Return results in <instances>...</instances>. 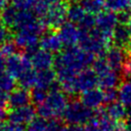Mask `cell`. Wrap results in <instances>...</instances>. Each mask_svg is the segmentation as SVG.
<instances>
[{"instance_id":"obj_1","label":"cell","mask_w":131,"mask_h":131,"mask_svg":"<svg viewBox=\"0 0 131 131\" xmlns=\"http://www.w3.org/2000/svg\"><path fill=\"white\" fill-rule=\"evenodd\" d=\"M95 55L81 48L80 46L67 47L58 52L54 60V71L59 83L74 78L79 72L88 69L93 64Z\"/></svg>"},{"instance_id":"obj_2","label":"cell","mask_w":131,"mask_h":131,"mask_svg":"<svg viewBox=\"0 0 131 131\" xmlns=\"http://www.w3.org/2000/svg\"><path fill=\"white\" fill-rule=\"evenodd\" d=\"M45 29L46 27L41 18H38L37 20L15 30L13 42L16 47L24 49L26 53L30 55L38 49L40 38L45 32Z\"/></svg>"},{"instance_id":"obj_3","label":"cell","mask_w":131,"mask_h":131,"mask_svg":"<svg viewBox=\"0 0 131 131\" xmlns=\"http://www.w3.org/2000/svg\"><path fill=\"white\" fill-rule=\"evenodd\" d=\"M69 103L68 94L60 89L50 90L46 99L38 104L37 113L40 117L48 120L52 118L62 117V114Z\"/></svg>"},{"instance_id":"obj_4","label":"cell","mask_w":131,"mask_h":131,"mask_svg":"<svg viewBox=\"0 0 131 131\" xmlns=\"http://www.w3.org/2000/svg\"><path fill=\"white\" fill-rule=\"evenodd\" d=\"M59 84L67 94L72 95L96 87L98 85V77L93 69H85L79 72L74 78Z\"/></svg>"},{"instance_id":"obj_5","label":"cell","mask_w":131,"mask_h":131,"mask_svg":"<svg viewBox=\"0 0 131 131\" xmlns=\"http://www.w3.org/2000/svg\"><path fill=\"white\" fill-rule=\"evenodd\" d=\"M95 115V111L87 107L80 100H72L68 103L62 119L67 124L83 125L87 124Z\"/></svg>"},{"instance_id":"obj_6","label":"cell","mask_w":131,"mask_h":131,"mask_svg":"<svg viewBox=\"0 0 131 131\" xmlns=\"http://www.w3.org/2000/svg\"><path fill=\"white\" fill-rule=\"evenodd\" d=\"M68 10L69 4L66 1H58L49 5L46 13L41 17V20L46 28L51 30L59 29L61 25L68 19Z\"/></svg>"},{"instance_id":"obj_7","label":"cell","mask_w":131,"mask_h":131,"mask_svg":"<svg viewBox=\"0 0 131 131\" xmlns=\"http://www.w3.org/2000/svg\"><path fill=\"white\" fill-rule=\"evenodd\" d=\"M5 69L15 80H18L26 72L33 69V64L27 53L20 54L15 52L7 57Z\"/></svg>"},{"instance_id":"obj_8","label":"cell","mask_w":131,"mask_h":131,"mask_svg":"<svg viewBox=\"0 0 131 131\" xmlns=\"http://www.w3.org/2000/svg\"><path fill=\"white\" fill-rule=\"evenodd\" d=\"M119 25L118 14L114 11H101L95 17V28L112 40L114 30Z\"/></svg>"},{"instance_id":"obj_9","label":"cell","mask_w":131,"mask_h":131,"mask_svg":"<svg viewBox=\"0 0 131 131\" xmlns=\"http://www.w3.org/2000/svg\"><path fill=\"white\" fill-rule=\"evenodd\" d=\"M57 33L61 39L63 46L72 47L79 44L80 29L76 24L66 21L63 25L60 26L59 29H57Z\"/></svg>"},{"instance_id":"obj_10","label":"cell","mask_w":131,"mask_h":131,"mask_svg":"<svg viewBox=\"0 0 131 131\" xmlns=\"http://www.w3.org/2000/svg\"><path fill=\"white\" fill-rule=\"evenodd\" d=\"M36 113L37 110L33 105L27 104L24 106L11 108V111L8 113L7 118L11 123L25 125V124H29L31 121L35 119Z\"/></svg>"},{"instance_id":"obj_11","label":"cell","mask_w":131,"mask_h":131,"mask_svg":"<svg viewBox=\"0 0 131 131\" xmlns=\"http://www.w3.org/2000/svg\"><path fill=\"white\" fill-rule=\"evenodd\" d=\"M127 55H128V52L125 49L114 45L107 49V51L104 54V58L106 59L107 63L110 64V67L112 69L120 72L123 75V73H122L123 66H124Z\"/></svg>"},{"instance_id":"obj_12","label":"cell","mask_w":131,"mask_h":131,"mask_svg":"<svg viewBox=\"0 0 131 131\" xmlns=\"http://www.w3.org/2000/svg\"><path fill=\"white\" fill-rule=\"evenodd\" d=\"M33 64V68L37 71H43L47 69H51L54 64L55 57L53 54L45 49L38 48L36 51H34L32 54L29 55Z\"/></svg>"},{"instance_id":"obj_13","label":"cell","mask_w":131,"mask_h":131,"mask_svg":"<svg viewBox=\"0 0 131 131\" xmlns=\"http://www.w3.org/2000/svg\"><path fill=\"white\" fill-rule=\"evenodd\" d=\"M39 45L42 49H45L51 53H58L63 47L58 33L54 32V30L44 32L40 38Z\"/></svg>"},{"instance_id":"obj_14","label":"cell","mask_w":131,"mask_h":131,"mask_svg":"<svg viewBox=\"0 0 131 131\" xmlns=\"http://www.w3.org/2000/svg\"><path fill=\"white\" fill-rule=\"evenodd\" d=\"M80 101L91 110H97L104 102V95L101 88H92L81 92Z\"/></svg>"},{"instance_id":"obj_15","label":"cell","mask_w":131,"mask_h":131,"mask_svg":"<svg viewBox=\"0 0 131 131\" xmlns=\"http://www.w3.org/2000/svg\"><path fill=\"white\" fill-rule=\"evenodd\" d=\"M123 75L108 67L104 71L100 72L97 74L98 77V86L101 89H108V88H116L120 82H121V77Z\"/></svg>"},{"instance_id":"obj_16","label":"cell","mask_w":131,"mask_h":131,"mask_svg":"<svg viewBox=\"0 0 131 131\" xmlns=\"http://www.w3.org/2000/svg\"><path fill=\"white\" fill-rule=\"evenodd\" d=\"M30 101H32L31 93L24 87L14 88L8 95V105L11 108L30 104Z\"/></svg>"},{"instance_id":"obj_17","label":"cell","mask_w":131,"mask_h":131,"mask_svg":"<svg viewBox=\"0 0 131 131\" xmlns=\"http://www.w3.org/2000/svg\"><path fill=\"white\" fill-rule=\"evenodd\" d=\"M103 108L106 116L115 121L126 120L128 116V111H129L128 107H126L123 103L117 100L111 103H106V106H104Z\"/></svg>"},{"instance_id":"obj_18","label":"cell","mask_w":131,"mask_h":131,"mask_svg":"<svg viewBox=\"0 0 131 131\" xmlns=\"http://www.w3.org/2000/svg\"><path fill=\"white\" fill-rule=\"evenodd\" d=\"M131 40V31L127 25L119 24L114 30L112 41L116 46L125 48L126 45Z\"/></svg>"},{"instance_id":"obj_19","label":"cell","mask_w":131,"mask_h":131,"mask_svg":"<svg viewBox=\"0 0 131 131\" xmlns=\"http://www.w3.org/2000/svg\"><path fill=\"white\" fill-rule=\"evenodd\" d=\"M56 74L54 70L47 69L43 71L37 72V82L35 86H39L42 88H45L47 90H50L51 86L56 82Z\"/></svg>"},{"instance_id":"obj_20","label":"cell","mask_w":131,"mask_h":131,"mask_svg":"<svg viewBox=\"0 0 131 131\" xmlns=\"http://www.w3.org/2000/svg\"><path fill=\"white\" fill-rule=\"evenodd\" d=\"M87 14L86 10L81 6V4L78 3H73L72 5L69 6L68 10V20L71 23L76 24L77 26L82 21V19L85 17Z\"/></svg>"},{"instance_id":"obj_21","label":"cell","mask_w":131,"mask_h":131,"mask_svg":"<svg viewBox=\"0 0 131 131\" xmlns=\"http://www.w3.org/2000/svg\"><path fill=\"white\" fill-rule=\"evenodd\" d=\"M118 99L126 107L131 108V81L126 80L120 84L118 89Z\"/></svg>"},{"instance_id":"obj_22","label":"cell","mask_w":131,"mask_h":131,"mask_svg":"<svg viewBox=\"0 0 131 131\" xmlns=\"http://www.w3.org/2000/svg\"><path fill=\"white\" fill-rule=\"evenodd\" d=\"M17 14H18V8L12 4V5H8L6 8H4L1 11L0 17L6 27L13 29Z\"/></svg>"},{"instance_id":"obj_23","label":"cell","mask_w":131,"mask_h":131,"mask_svg":"<svg viewBox=\"0 0 131 131\" xmlns=\"http://www.w3.org/2000/svg\"><path fill=\"white\" fill-rule=\"evenodd\" d=\"M79 3L86 12L93 15L100 13L105 7V0H79Z\"/></svg>"},{"instance_id":"obj_24","label":"cell","mask_w":131,"mask_h":131,"mask_svg":"<svg viewBox=\"0 0 131 131\" xmlns=\"http://www.w3.org/2000/svg\"><path fill=\"white\" fill-rule=\"evenodd\" d=\"M15 88V79L6 71L0 70V91L11 92Z\"/></svg>"},{"instance_id":"obj_25","label":"cell","mask_w":131,"mask_h":131,"mask_svg":"<svg viewBox=\"0 0 131 131\" xmlns=\"http://www.w3.org/2000/svg\"><path fill=\"white\" fill-rule=\"evenodd\" d=\"M105 7L107 10L119 13L131 8V0H105Z\"/></svg>"},{"instance_id":"obj_26","label":"cell","mask_w":131,"mask_h":131,"mask_svg":"<svg viewBox=\"0 0 131 131\" xmlns=\"http://www.w3.org/2000/svg\"><path fill=\"white\" fill-rule=\"evenodd\" d=\"M37 70H35L34 68L31 69L30 71L26 72L17 81L20 85V87H24L26 89L29 88H33L36 85L37 82Z\"/></svg>"},{"instance_id":"obj_27","label":"cell","mask_w":131,"mask_h":131,"mask_svg":"<svg viewBox=\"0 0 131 131\" xmlns=\"http://www.w3.org/2000/svg\"><path fill=\"white\" fill-rule=\"evenodd\" d=\"M48 91L49 90H47L45 88H42L39 86H34L32 88V91H31V100L34 103H36L37 105L42 103L46 99V97L49 93Z\"/></svg>"},{"instance_id":"obj_28","label":"cell","mask_w":131,"mask_h":131,"mask_svg":"<svg viewBox=\"0 0 131 131\" xmlns=\"http://www.w3.org/2000/svg\"><path fill=\"white\" fill-rule=\"evenodd\" d=\"M26 131H46V119L42 117L35 118L28 124Z\"/></svg>"},{"instance_id":"obj_29","label":"cell","mask_w":131,"mask_h":131,"mask_svg":"<svg viewBox=\"0 0 131 131\" xmlns=\"http://www.w3.org/2000/svg\"><path fill=\"white\" fill-rule=\"evenodd\" d=\"M78 27L82 30L91 31L95 28V16L91 13H88L85 15V17L82 19V21L78 25Z\"/></svg>"},{"instance_id":"obj_30","label":"cell","mask_w":131,"mask_h":131,"mask_svg":"<svg viewBox=\"0 0 131 131\" xmlns=\"http://www.w3.org/2000/svg\"><path fill=\"white\" fill-rule=\"evenodd\" d=\"M63 126L62 121L58 118H52L46 121V131H61Z\"/></svg>"},{"instance_id":"obj_31","label":"cell","mask_w":131,"mask_h":131,"mask_svg":"<svg viewBox=\"0 0 131 131\" xmlns=\"http://www.w3.org/2000/svg\"><path fill=\"white\" fill-rule=\"evenodd\" d=\"M10 37H11V34H10V31L8 30V27H6L3 24L0 17V47L6 42H8L10 40Z\"/></svg>"},{"instance_id":"obj_32","label":"cell","mask_w":131,"mask_h":131,"mask_svg":"<svg viewBox=\"0 0 131 131\" xmlns=\"http://www.w3.org/2000/svg\"><path fill=\"white\" fill-rule=\"evenodd\" d=\"M103 95H104V102L105 103L114 102L118 99V90L116 88L104 89L103 90Z\"/></svg>"},{"instance_id":"obj_33","label":"cell","mask_w":131,"mask_h":131,"mask_svg":"<svg viewBox=\"0 0 131 131\" xmlns=\"http://www.w3.org/2000/svg\"><path fill=\"white\" fill-rule=\"evenodd\" d=\"M85 131H104L102 128H101V126L99 125V123L97 122V120H96V118L95 117H93L87 124H86V126H85Z\"/></svg>"},{"instance_id":"obj_34","label":"cell","mask_w":131,"mask_h":131,"mask_svg":"<svg viewBox=\"0 0 131 131\" xmlns=\"http://www.w3.org/2000/svg\"><path fill=\"white\" fill-rule=\"evenodd\" d=\"M1 131H26V128L21 124H15L9 122L8 124H3Z\"/></svg>"},{"instance_id":"obj_35","label":"cell","mask_w":131,"mask_h":131,"mask_svg":"<svg viewBox=\"0 0 131 131\" xmlns=\"http://www.w3.org/2000/svg\"><path fill=\"white\" fill-rule=\"evenodd\" d=\"M122 73H123V76L131 78V53H128V55L126 57Z\"/></svg>"},{"instance_id":"obj_36","label":"cell","mask_w":131,"mask_h":131,"mask_svg":"<svg viewBox=\"0 0 131 131\" xmlns=\"http://www.w3.org/2000/svg\"><path fill=\"white\" fill-rule=\"evenodd\" d=\"M118 14V18H119V24H123V25H127L128 21L131 18V12L130 10H125V11H121Z\"/></svg>"},{"instance_id":"obj_37","label":"cell","mask_w":131,"mask_h":131,"mask_svg":"<svg viewBox=\"0 0 131 131\" xmlns=\"http://www.w3.org/2000/svg\"><path fill=\"white\" fill-rule=\"evenodd\" d=\"M61 131H85V129L82 127V125L68 124L67 126H63Z\"/></svg>"},{"instance_id":"obj_38","label":"cell","mask_w":131,"mask_h":131,"mask_svg":"<svg viewBox=\"0 0 131 131\" xmlns=\"http://www.w3.org/2000/svg\"><path fill=\"white\" fill-rule=\"evenodd\" d=\"M8 104V94L6 92L0 91V107H5Z\"/></svg>"},{"instance_id":"obj_39","label":"cell","mask_w":131,"mask_h":131,"mask_svg":"<svg viewBox=\"0 0 131 131\" xmlns=\"http://www.w3.org/2000/svg\"><path fill=\"white\" fill-rule=\"evenodd\" d=\"M7 116H8V114L6 113V111L3 107H0V123H2Z\"/></svg>"},{"instance_id":"obj_40","label":"cell","mask_w":131,"mask_h":131,"mask_svg":"<svg viewBox=\"0 0 131 131\" xmlns=\"http://www.w3.org/2000/svg\"><path fill=\"white\" fill-rule=\"evenodd\" d=\"M125 125H126L127 131H131V116L127 117V119L125 120Z\"/></svg>"},{"instance_id":"obj_41","label":"cell","mask_w":131,"mask_h":131,"mask_svg":"<svg viewBox=\"0 0 131 131\" xmlns=\"http://www.w3.org/2000/svg\"><path fill=\"white\" fill-rule=\"evenodd\" d=\"M8 2L9 0H0V11H2L4 8L8 6Z\"/></svg>"},{"instance_id":"obj_42","label":"cell","mask_w":131,"mask_h":131,"mask_svg":"<svg viewBox=\"0 0 131 131\" xmlns=\"http://www.w3.org/2000/svg\"><path fill=\"white\" fill-rule=\"evenodd\" d=\"M36 1H39V2H43L45 4H52V3H55V2H58V1H61V0H36Z\"/></svg>"},{"instance_id":"obj_43","label":"cell","mask_w":131,"mask_h":131,"mask_svg":"<svg viewBox=\"0 0 131 131\" xmlns=\"http://www.w3.org/2000/svg\"><path fill=\"white\" fill-rule=\"evenodd\" d=\"M124 49H125V50H126L128 53H131V40L129 41V43L126 45V47H125Z\"/></svg>"},{"instance_id":"obj_44","label":"cell","mask_w":131,"mask_h":131,"mask_svg":"<svg viewBox=\"0 0 131 131\" xmlns=\"http://www.w3.org/2000/svg\"><path fill=\"white\" fill-rule=\"evenodd\" d=\"M127 26L129 27V29H130V31H131V18H130V20L128 21V24H127Z\"/></svg>"},{"instance_id":"obj_45","label":"cell","mask_w":131,"mask_h":131,"mask_svg":"<svg viewBox=\"0 0 131 131\" xmlns=\"http://www.w3.org/2000/svg\"><path fill=\"white\" fill-rule=\"evenodd\" d=\"M2 127H3V123H0V131L2 130Z\"/></svg>"},{"instance_id":"obj_46","label":"cell","mask_w":131,"mask_h":131,"mask_svg":"<svg viewBox=\"0 0 131 131\" xmlns=\"http://www.w3.org/2000/svg\"><path fill=\"white\" fill-rule=\"evenodd\" d=\"M12 1H17V0H12Z\"/></svg>"}]
</instances>
